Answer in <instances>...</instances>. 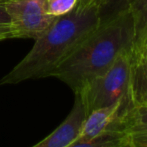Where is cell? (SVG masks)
I'll return each instance as SVG.
<instances>
[{
  "instance_id": "1",
  "label": "cell",
  "mask_w": 147,
  "mask_h": 147,
  "mask_svg": "<svg viewBox=\"0 0 147 147\" xmlns=\"http://www.w3.org/2000/svg\"><path fill=\"white\" fill-rule=\"evenodd\" d=\"M100 23L98 4L75 7L57 17L46 32L35 40L25 57L0 79V85L51 77L60 62Z\"/></svg>"
},
{
  "instance_id": "2",
  "label": "cell",
  "mask_w": 147,
  "mask_h": 147,
  "mask_svg": "<svg viewBox=\"0 0 147 147\" xmlns=\"http://www.w3.org/2000/svg\"><path fill=\"white\" fill-rule=\"evenodd\" d=\"M134 45L130 10L100 25L80 42L51 74L76 93L84 84L103 74L124 51Z\"/></svg>"
},
{
  "instance_id": "3",
  "label": "cell",
  "mask_w": 147,
  "mask_h": 147,
  "mask_svg": "<svg viewBox=\"0 0 147 147\" xmlns=\"http://www.w3.org/2000/svg\"><path fill=\"white\" fill-rule=\"evenodd\" d=\"M131 51L122 52L104 73L88 81L74 93L80 97L87 115L96 109L129 100L128 84Z\"/></svg>"
},
{
  "instance_id": "4",
  "label": "cell",
  "mask_w": 147,
  "mask_h": 147,
  "mask_svg": "<svg viewBox=\"0 0 147 147\" xmlns=\"http://www.w3.org/2000/svg\"><path fill=\"white\" fill-rule=\"evenodd\" d=\"M3 4L10 18L11 38L36 40L57 18L48 14L46 0H7Z\"/></svg>"
},
{
  "instance_id": "5",
  "label": "cell",
  "mask_w": 147,
  "mask_h": 147,
  "mask_svg": "<svg viewBox=\"0 0 147 147\" xmlns=\"http://www.w3.org/2000/svg\"><path fill=\"white\" fill-rule=\"evenodd\" d=\"M129 108L130 101L124 100L90 112L86 116L81 131L74 142L90 141L109 130H115L118 119Z\"/></svg>"
},
{
  "instance_id": "6",
  "label": "cell",
  "mask_w": 147,
  "mask_h": 147,
  "mask_svg": "<svg viewBox=\"0 0 147 147\" xmlns=\"http://www.w3.org/2000/svg\"><path fill=\"white\" fill-rule=\"evenodd\" d=\"M86 114L81 99L75 94L71 111L61 124L48 136L32 147H67L78 137Z\"/></svg>"
},
{
  "instance_id": "7",
  "label": "cell",
  "mask_w": 147,
  "mask_h": 147,
  "mask_svg": "<svg viewBox=\"0 0 147 147\" xmlns=\"http://www.w3.org/2000/svg\"><path fill=\"white\" fill-rule=\"evenodd\" d=\"M128 96L130 108L147 106V51L132 49Z\"/></svg>"
},
{
  "instance_id": "8",
  "label": "cell",
  "mask_w": 147,
  "mask_h": 147,
  "mask_svg": "<svg viewBox=\"0 0 147 147\" xmlns=\"http://www.w3.org/2000/svg\"><path fill=\"white\" fill-rule=\"evenodd\" d=\"M115 130L129 134L147 130V106L132 107L118 119Z\"/></svg>"
},
{
  "instance_id": "9",
  "label": "cell",
  "mask_w": 147,
  "mask_h": 147,
  "mask_svg": "<svg viewBox=\"0 0 147 147\" xmlns=\"http://www.w3.org/2000/svg\"><path fill=\"white\" fill-rule=\"evenodd\" d=\"M67 147H127V134L109 130L90 141L73 142Z\"/></svg>"
},
{
  "instance_id": "10",
  "label": "cell",
  "mask_w": 147,
  "mask_h": 147,
  "mask_svg": "<svg viewBox=\"0 0 147 147\" xmlns=\"http://www.w3.org/2000/svg\"><path fill=\"white\" fill-rule=\"evenodd\" d=\"M129 10L134 24V48L139 45L147 31V0H135Z\"/></svg>"
},
{
  "instance_id": "11",
  "label": "cell",
  "mask_w": 147,
  "mask_h": 147,
  "mask_svg": "<svg viewBox=\"0 0 147 147\" xmlns=\"http://www.w3.org/2000/svg\"><path fill=\"white\" fill-rule=\"evenodd\" d=\"M135 0H99L98 12L101 23L128 11Z\"/></svg>"
},
{
  "instance_id": "12",
  "label": "cell",
  "mask_w": 147,
  "mask_h": 147,
  "mask_svg": "<svg viewBox=\"0 0 147 147\" xmlns=\"http://www.w3.org/2000/svg\"><path fill=\"white\" fill-rule=\"evenodd\" d=\"M47 12L55 17L65 15L76 7L78 0H46Z\"/></svg>"
},
{
  "instance_id": "13",
  "label": "cell",
  "mask_w": 147,
  "mask_h": 147,
  "mask_svg": "<svg viewBox=\"0 0 147 147\" xmlns=\"http://www.w3.org/2000/svg\"><path fill=\"white\" fill-rule=\"evenodd\" d=\"M11 39L10 18L3 3H0V41Z\"/></svg>"
},
{
  "instance_id": "14",
  "label": "cell",
  "mask_w": 147,
  "mask_h": 147,
  "mask_svg": "<svg viewBox=\"0 0 147 147\" xmlns=\"http://www.w3.org/2000/svg\"><path fill=\"white\" fill-rule=\"evenodd\" d=\"M127 147H147V130L127 134Z\"/></svg>"
},
{
  "instance_id": "15",
  "label": "cell",
  "mask_w": 147,
  "mask_h": 147,
  "mask_svg": "<svg viewBox=\"0 0 147 147\" xmlns=\"http://www.w3.org/2000/svg\"><path fill=\"white\" fill-rule=\"evenodd\" d=\"M99 0H78V3L76 5L77 8H85L92 4H98Z\"/></svg>"
},
{
  "instance_id": "16",
  "label": "cell",
  "mask_w": 147,
  "mask_h": 147,
  "mask_svg": "<svg viewBox=\"0 0 147 147\" xmlns=\"http://www.w3.org/2000/svg\"><path fill=\"white\" fill-rule=\"evenodd\" d=\"M132 49H144V50L147 51V31L145 32V34H144L143 38H142L141 42L139 43V45H138L137 47H134V48Z\"/></svg>"
},
{
  "instance_id": "17",
  "label": "cell",
  "mask_w": 147,
  "mask_h": 147,
  "mask_svg": "<svg viewBox=\"0 0 147 147\" xmlns=\"http://www.w3.org/2000/svg\"><path fill=\"white\" fill-rule=\"evenodd\" d=\"M5 1H7V0H0V2H1V3H3V2H5Z\"/></svg>"
},
{
  "instance_id": "18",
  "label": "cell",
  "mask_w": 147,
  "mask_h": 147,
  "mask_svg": "<svg viewBox=\"0 0 147 147\" xmlns=\"http://www.w3.org/2000/svg\"><path fill=\"white\" fill-rule=\"evenodd\" d=\"M0 3H1V2H0Z\"/></svg>"
}]
</instances>
